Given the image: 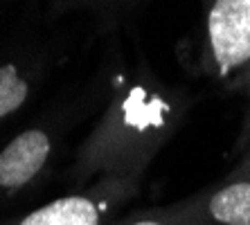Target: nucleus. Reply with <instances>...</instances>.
Here are the masks:
<instances>
[{"label":"nucleus","mask_w":250,"mask_h":225,"mask_svg":"<svg viewBox=\"0 0 250 225\" xmlns=\"http://www.w3.org/2000/svg\"><path fill=\"white\" fill-rule=\"evenodd\" d=\"M189 201L198 225H250V173L237 171Z\"/></svg>","instance_id":"obj_5"},{"label":"nucleus","mask_w":250,"mask_h":225,"mask_svg":"<svg viewBox=\"0 0 250 225\" xmlns=\"http://www.w3.org/2000/svg\"><path fill=\"white\" fill-rule=\"evenodd\" d=\"M140 194V185L97 180L86 189L68 191L7 225H113Z\"/></svg>","instance_id":"obj_4"},{"label":"nucleus","mask_w":250,"mask_h":225,"mask_svg":"<svg viewBox=\"0 0 250 225\" xmlns=\"http://www.w3.org/2000/svg\"><path fill=\"white\" fill-rule=\"evenodd\" d=\"M146 0H90L88 9L102 20V23H120L128 12H133Z\"/></svg>","instance_id":"obj_8"},{"label":"nucleus","mask_w":250,"mask_h":225,"mask_svg":"<svg viewBox=\"0 0 250 225\" xmlns=\"http://www.w3.org/2000/svg\"><path fill=\"white\" fill-rule=\"evenodd\" d=\"M102 97L104 86H95L88 88V95L57 102L45 115L0 146V201H16L52 176L70 133L102 106Z\"/></svg>","instance_id":"obj_2"},{"label":"nucleus","mask_w":250,"mask_h":225,"mask_svg":"<svg viewBox=\"0 0 250 225\" xmlns=\"http://www.w3.org/2000/svg\"><path fill=\"white\" fill-rule=\"evenodd\" d=\"M113 225H198L192 212V201H183L169 207H151L120 216Z\"/></svg>","instance_id":"obj_7"},{"label":"nucleus","mask_w":250,"mask_h":225,"mask_svg":"<svg viewBox=\"0 0 250 225\" xmlns=\"http://www.w3.org/2000/svg\"><path fill=\"white\" fill-rule=\"evenodd\" d=\"M201 72L228 90L250 63V0H201Z\"/></svg>","instance_id":"obj_3"},{"label":"nucleus","mask_w":250,"mask_h":225,"mask_svg":"<svg viewBox=\"0 0 250 225\" xmlns=\"http://www.w3.org/2000/svg\"><path fill=\"white\" fill-rule=\"evenodd\" d=\"M248 133H250V124H248ZM246 146H248V153H250V138H248V142H246Z\"/></svg>","instance_id":"obj_11"},{"label":"nucleus","mask_w":250,"mask_h":225,"mask_svg":"<svg viewBox=\"0 0 250 225\" xmlns=\"http://www.w3.org/2000/svg\"><path fill=\"white\" fill-rule=\"evenodd\" d=\"M47 61L50 57L41 54L29 63L21 61L0 63V124H5L9 117H14L18 110H23L29 104L43 75L47 72Z\"/></svg>","instance_id":"obj_6"},{"label":"nucleus","mask_w":250,"mask_h":225,"mask_svg":"<svg viewBox=\"0 0 250 225\" xmlns=\"http://www.w3.org/2000/svg\"><path fill=\"white\" fill-rule=\"evenodd\" d=\"M239 171H246V173H250V169H239Z\"/></svg>","instance_id":"obj_12"},{"label":"nucleus","mask_w":250,"mask_h":225,"mask_svg":"<svg viewBox=\"0 0 250 225\" xmlns=\"http://www.w3.org/2000/svg\"><path fill=\"white\" fill-rule=\"evenodd\" d=\"M230 90H232V93H244L246 99H248V104H250V63L246 65V70L241 72V77L232 83Z\"/></svg>","instance_id":"obj_9"},{"label":"nucleus","mask_w":250,"mask_h":225,"mask_svg":"<svg viewBox=\"0 0 250 225\" xmlns=\"http://www.w3.org/2000/svg\"><path fill=\"white\" fill-rule=\"evenodd\" d=\"M185 110L181 90L163 83L145 63L108 77L97 120L65 171L70 191L97 180L140 185L158 151L181 126Z\"/></svg>","instance_id":"obj_1"},{"label":"nucleus","mask_w":250,"mask_h":225,"mask_svg":"<svg viewBox=\"0 0 250 225\" xmlns=\"http://www.w3.org/2000/svg\"><path fill=\"white\" fill-rule=\"evenodd\" d=\"M90 0H52V7L57 12H65V9H88Z\"/></svg>","instance_id":"obj_10"}]
</instances>
